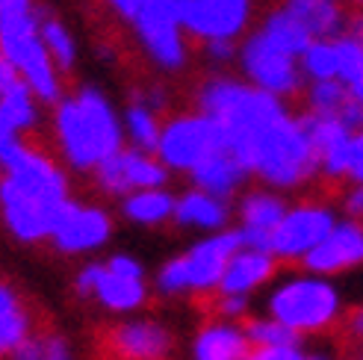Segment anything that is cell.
Here are the masks:
<instances>
[{
  "label": "cell",
  "mask_w": 363,
  "mask_h": 360,
  "mask_svg": "<svg viewBox=\"0 0 363 360\" xmlns=\"http://www.w3.org/2000/svg\"><path fill=\"white\" fill-rule=\"evenodd\" d=\"M6 169L0 186V215L18 242L35 245L50 240L60 213L71 201V184L65 169L53 157L27 142L0 159Z\"/></svg>",
  "instance_id": "obj_1"
},
{
  "label": "cell",
  "mask_w": 363,
  "mask_h": 360,
  "mask_svg": "<svg viewBox=\"0 0 363 360\" xmlns=\"http://www.w3.org/2000/svg\"><path fill=\"white\" fill-rule=\"evenodd\" d=\"M53 136L68 169L92 174L124 148L121 113L98 86H80L53 103Z\"/></svg>",
  "instance_id": "obj_2"
},
{
  "label": "cell",
  "mask_w": 363,
  "mask_h": 360,
  "mask_svg": "<svg viewBox=\"0 0 363 360\" xmlns=\"http://www.w3.org/2000/svg\"><path fill=\"white\" fill-rule=\"evenodd\" d=\"M0 53L18 68L21 80L42 103H57L62 71L50 60L39 33V6L33 0H0Z\"/></svg>",
  "instance_id": "obj_3"
},
{
  "label": "cell",
  "mask_w": 363,
  "mask_h": 360,
  "mask_svg": "<svg viewBox=\"0 0 363 360\" xmlns=\"http://www.w3.org/2000/svg\"><path fill=\"white\" fill-rule=\"evenodd\" d=\"M245 166L251 177H257L263 186H272L278 192L313 184L319 177V159L301 121V113H289L278 124H272L245 154Z\"/></svg>",
  "instance_id": "obj_4"
},
{
  "label": "cell",
  "mask_w": 363,
  "mask_h": 360,
  "mask_svg": "<svg viewBox=\"0 0 363 360\" xmlns=\"http://www.w3.org/2000/svg\"><path fill=\"white\" fill-rule=\"evenodd\" d=\"M266 313L301 337L328 334L342 322V293L334 278L301 269L272 283Z\"/></svg>",
  "instance_id": "obj_5"
},
{
  "label": "cell",
  "mask_w": 363,
  "mask_h": 360,
  "mask_svg": "<svg viewBox=\"0 0 363 360\" xmlns=\"http://www.w3.org/2000/svg\"><path fill=\"white\" fill-rule=\"evenodd\" d=\"M242 248L240 227H225L216 233H204L192 242L184 254L169 257L154 275V293L162 298L180 296H213L219 290L228 263Z\"/></svg>",
  "instance_id": "obj_6"
},
{
  "label": "cell",
  "mask_w": 363,
  "mask_h": 360,
  "mask_svg": "<svg viewBox=\"0 0 363 360\" xmlns=\"http://www.w3.org/2000/svg\"><path fill=\"white\" fill-rule=\"evenodd\" d=\"M228 148V133L213 116L201 110L177 113L162 121L157 157L166 163L172 174H189L198 163H204L216 151Z\"/></svg>",
  "instance_id": "obj_7"
},
{
  "label": "cell",
  "mask_w": 363,
  "mask_h": 360,
  "mask_svg": "<svg viewBox=\"0 0 363 360\" xmlns=\"http://www.w3.org/2000/svg\"><path fill=\"white\" fill-rule=\"evenodd\" d=\"M127 24L154 68L177 74L189 65V35L177 21L174 0H136Z\"/></svg>",
  "instance_id": "obj_8"
},
{
  "label": "cell",
  "mask_w": 363,
  "mask_h": 360,
  "mask_svg": "<svg viewBox=\"0 0 363 360\" xmlns=\"http://www.w3.org/2000/svg\"><path fill=\"white\" fill-rule=\"evenodd\" d=\"M237 68H240L242 80H248L251 86L278 95L284 101L298 98L304 92V86H307V80L301 74V65H298V57H293V53L278 47L260 27L248 30L240 39Z\"/></svg>",
  "instance_id": "obj_9"
},
{
  "label": "cell",
  "mask_w": 363,
  "mask_h": 360,
  "mask_svg": "<svg viewBox=\"0 0 363 360\" xmlns=\"http://www.w3.org/2000/svg\"><path fill=\"white\" fill-rule=\"evenodd\" d=\"M337 219H340V210L325 201L289 204L269 237V251L278 257V263H301L328 237Z\"/></svg>",
  "instance_id": "obj_10"
},
{
  "label": "cell",
  "mask_w": 363,
  "mask_h": 360,
  "mask_svg": "<svg viewBox=\"0 0 363 360\" xmlns=\"http://www.w3.org/2000/svg\"><path fill=\"white\" fill-rule=\"evenodd\" d=\"M257 0H174L177 21L189 39L240 42L251 30Z\"/></svg>",
  "instance_id": "obj_11"
},
{
  "label": "cell",
  "mask_w": 363,
  "mask_h": 360,
  "mask_svg": "<svg viewBox=\"0 0 363 360\" xmlns=\"http://www.w3.org/2000/svg\"><path fill=\"white\" fill-rule=\"evenodd\" d=\"M169 177H172V171L166 169V163H162L157 154L127 145V148L116 151L113 157H106L92 171V184L98 192L121 201L124 195H130L136 189L169 186Z\"/></svg>",
  "instance_id": "obj_12"
},
{
  "label": "cell",
  "mask_w": 363,
  "mask_h": 360,
  "mask_svg": "<svg viewBox=\"0 0 363 360\" xmlns=\"http://www.w3.org/2000/svg\"><path fill=\"white\" fill-rule=\"evenodd\" d=\"M113 215L101 204H89V201H71L60 213L57 225L50 233V245L68 257H80V254H95L106 242L113 240Z\"/></svg>",
  "instance_id": "obj_13"
},
{
  "label": "cell",
  "mask_w": 363,
  "mask_h": 360,
  "mask_svg": "<svg viewBox=\"0 0 363 360\" xmlns=\"http://www.w3.org/2000/svg\"><path fill=\"white\" fill-rule=\"evenodd\" d=\"M106 351L116 360H169L174 334L160 319H121L106 331Z\"/></svg>",
  "instance_id": "obj_14"
},
{
  "label": "cell",
  "mask_w": 363,
  "mask_h": 360,
  "mask_svg": "<svg viewBox=\"0 0 363 360\" xmlns=\"http://www.w3.org/2000/svg\"><path fill=\"white\" fill-rule=\"evenodd\" d=\"M357 266H363V225L352 219H337L328 237L301 260V269L325 278L352 272Z\"/></svg>",
  "instance_id": "obj_15"
},
{
  "label": "cell",
  "mask_w": 363,
  "mask_h": 360,
  "mask_svg": "<svg viewBox=\"0 0 363 360\" xmlns=\"http://www.w3.org/2000/svg\"><path fill=\"white\" fill-rule=\"evenodd\" d=\"M286 201L278 189L272 186H257V189H242L233 204V215H237V227L242 233V245L248 248H266L269 251V237L281 215L286 213Z\"/></svg>",
  "instance_id": "obj_16"
},
{
  "label": "cell",
  "mask_w": 363,
  "mask_h": 360,
  "mask_svg": "<svg viewBox=\"0 0 363 360\" xmlns=\"http://www.w3.org/2000/svg\"><path fill=\"white\" fill-rule=\"evenodd\" d=\"M148 296H151L148 278L113 272V269L106 266V260H98L95 283H92V293H89V298L98 301L106 313L130 316V313L142 310L145 304H148Z\"/></svg>",
  "instance_id": "obj_17"
},
{
  "label": "cell",
  "mask_w": 363,
  "mask_h": 360,
  "mask_svg": "<svg viewBox=\"0 0 363 360\" xmlns=\"http://www.w3.org/2000/svg\"><path fill=\"white\" fill-rule=\"evenodd\" d=\"M39 98L33 89L18 80L9 92L0 98V159L9 157L18 145H24V136L39 128Z\"/></svg>",
  "instance_id": "obj_18"
},
{
  "label": "cell",
  "mask_w": 363,
  "mask_h": 360,
  "mask_svg": "<svg viewBox=\"0 0 363 360\" xmlns=\"http://www.w3.org/2000/svg\"><path fill=\"white\" fill-rule=\"evenodd\" d=\"M230 219H233V204L228 198L189 186L177 195L172 225L184 230H195V233H216L230 227Z\"/></svg>",
  "instance_id": "obj_19"
},
{
  "label": "cell",
  "mask_w": 363,
  "mask_h": 360,
  "mask_svg": "<svg viewBox=\"0 0 363 360\" xmlns=\"http://www.w3.org/2000/svg\"><path fill=\"white\" fill-rule=\"evenodd\" d=\"M251 351V339L242 322H230L213 316L192 334L189 357L192 360H245Z\"/></svg>",
  "instance_id": "obj_20"
},
{
  "label": "cell",
  "mask_w": 363,
  "mask_h": 360,
  "mask_svg": "<svg viewBox=\"0 0 363 360\" xmlns=\"http://www.w3.org/2000/svg\"><path fill=\"white\" fill-rule=\"evenodd\" d=\"M275 275H278V257L272 254V251L242 245L237 254H233V260L228 263L216 293L254 296L257 290H263L266 283L275 281Z\"/></svg>",
  "instance_id": "obj_21"
},
{
  "label": "cell",
  "mask_w": 363,
  "mask_h": 360,
  "mask_svg": "<svg viewBox=\"0 0 363 360\" xmlns=\"http://www.w3.org/2000/svg\"><path fill=\"white\" fill-rule=\"evenodd\" d=\"M304 113L322 116V118H337L349 130L363 128V106L354 101L352 86L342 80H316L304 86Z\"/></svg>",
  "instance_id": "obj_22"
},
{
  "label": "cell",
  "mask_w": 363,
  "mask_h": 360,
  "mask_svg": "<svg viewBox=\"0 0 363 360\" xmlns=\"http://www.w3.org/2000/svg\"><path fill=\"white\" fill-rule=\"evenodd\" d=\"M186 177H189V186H198L204 192H213V195L233 201L251 180V171L237 154L225 148V151H216L213 157H207L204 163H198Z\"/></svg>",
  "instance_id": "obj_23"
},
{
  "label": "cell",
  "mask_w": 363,
  "mask_h": 360,
  "mask_svg": "<svg viewBox=\"0 0 363 360\" xmlns=\"http://www.w3.org/2000/svg\"><path fill=\"white\" fill-rule=\"evenodd\" d=\"M281 6L313 35V39H334L346 33L349 12L340 0H281Z\"/></svg>",
  "instance_id": "obj_24"
},
{
  "label": "cell",
  "mask_w": 363,
  "mask_h": 360,
  "mask_svg": "<svg viewBox=\"0 0 363 360\" xmlns=\"http://www.w3.org/2000/svg\"><path fill=\"white\" fill-rule=\"evenodd\" d=\"M174 201L177 195L169 186L136 189L121 198V215L139 227H162L174 219Z\"/></svg>",
  "instance_id": "obj_25"
},
{
  "label": "cell",
  "mask_w": 363,
  "mask_h": 360,
  "mask_svg": "<svg viewBox=\"0 0 363 360\" xmlns=\"http://www.w3.org/2000/svg\"><path fill=\"white\" fill-rule=\"evenodd\" d=\"M33 334V316L9 283L0 281V357H12L15 349Z\"/></svg>",
  "instance_id": "obj_26"
},
{
  "label": "cell",
  "mask_w": 363,
  "mask_h": 360,
  "mask_svg": "<svg viewBox=\"0 0 363 360\" xmlns=\"http://www.w3.org/2000/svg\"><path fill=\"white\" fill-rule=\"evenodd\" d=\"M121 124H124V139L130 142L133 148L142 151H157V142H160V130H162V116L154 113L151 106H145L142 101H130L121 113Z\"/></svg>",
  "instance_id": "obj_27"
},
{
  "label": "cell",
  "mask_w": 363,
  "mask_h": 360,
  "mask_svg": "<svg viewBox=\"0 0 363 360\" xmlns=\"http://www.w3.org/2000/svg\"><path fill=\"white\" fill-rule=\"evenodd\" d=\"M39 33H42V42L50 53V60L57 62V68L62 74H71L77 65V39L57 15H50L45 9H39Z\"/></svg>",
  "instance_id": "obj_28"
},
{
  "label": "cell",
  "mask_w": 363,
  "mask_h": 360,
  "mask_svg": "<svg viewBox=\"0 0 363 360\" xmlns=\"http://www.w3.org/2000/svg\"><path fill=\"white\" fill-rule=\"evenodd\" d=\"M260 30H263L278 47H284L286 53H293V57H301V53L307 50V45L313 42V35L307 33L284 6L269 9V12L263 15V21H260Z\"/></svg>",
  "instance_id": "obj_29"
},
{
  "label": "cell",
  "mask_w": 363,
  "mask_h": 360,
  "mask_svg": "<svg viewBox=\"0 0 363 360\" xmlns=\"http://www.w3.org/2000/svg\"><path fill=\"white\" fill-rule=\"evenodd\" d=\"M9 360H74V349L60 331H33Z\"/></svg>",
  "instance_id": "obj_30"
},
{
  "label": "cell",
  "mask_w": 363,
  "mask_h": 360,
  "mask_svg": "<svg viewBox=\"0 0 363 360\" xmlns=\"http://www.w3.org/2000/svg\"><path fill=\"white\" fill-rule=\"evenodd\" d=\"M301 74L307 83L316 80H340V65H337V45L334 39H313L307 50L298 57Z\"/></svg>",
  "instance_id": "obj_31"
},
{
  "label": "cell",
  "mask_w": 363,
  "mask_h": 360,
  "mask_svg": "<svg viewBox=\"0 0 363 360\" xmlns=\"http://www.w3.org/2000/svg\"><path fill=\"white\" fill-rule=\"evenodd\" d=\"M245 334L251 339V346H289V343H301V334L293 328H286L284 322L275 316H248L245 319Z\"/></svg>",
  "instance_id": "obj_32"
},
{
  "label": "cell",
  "mask_w": 363,
  "mask_h": 360,
  "mask_svg": "<svg viewBox=\"0 0 363 360\" xmlns=\"http://www.w3.org/2000/svg\"><path fill=\"white\" fill-rule=\"evenodd\" d=\"M337 45V65H340V80L342 83H357L363 80V42L349 33L334 35Z\"/></svg>",
  "instance_id": "obj_33"
},
{
  "label": "cell",
  "mask_w": 363,
  "mask_h": 360,
  "mask_svg": "<svg viewBox=\"0 0 363 360\" xmlns=\"http://www.w3.org/2000/svg\"><path fill=\"white\" fill-rule=\"evenodd\" d=\"M237 50H240V42H230V39H210V42H201V57L216 68L222 71L228 65L237 62Z\"/></svg>",
  "instance_id": "obj_34"
},
{
  "label": "cell",
  "mask_w": 363,
  "mask_h": 360,
  "mask_svg": "<svg viewBox=\"0 0 363 360\" xmlns=\"http://www.w3.org/2000/svg\"><path fill=\"white\" fill-rule=\"evenodd\" d=\"M216 316L230 319V322H242L251 313V296H237V293H216Z\"/></svg>",
  "instance_id": "obj_35"
},
{
  "label": "cell",
  "mask_w": 363,
  "mask_h": 360,
  "mask_svg": "<svg viewBox=\"0 0 363 360\" xmlns=\"http://www.w3.org/2000/svg\"><path fill=\"white\" fill-rule=\"evenodd\" d=\"M307 351L301 343H289V346H251L245 360H307Z\"/></svg>",
  "instance_id": "obj_36"
},
{
  "label": "cell",
  "mask_w": 363,
  "mask_h": 360,
  "mask_svg": "<svg viewBox=\"0 0 363 360\" xmlns=\"http://www.w3.org/2000/svg\"><path fill=\"white\" fill-rule=\"evenodd\" d=\"M340 213L363 225V184H349L340 195Z\"/></svg>",
  "instance_id": "obj_37"
},
{
  "label": "cell",
  "mask_w": 363,
  "mask_h": 360,
  "mask_svg": "<svg viewBox=\"0 0 363 360\" xmlns=\"http://www.w3.org/2000/svg\"><path fill=\"white\" fill-rule=\"evenodd\" d=\"M136 101H142L145 106H151L154 113H166L169 110V92H166V86H160V83H151V86H145L136 92Z\"/></svg>",
  "instance_id": "obj_38"
},
{
  "label": "cell",
  "mask_w": 363,
  "mask_h": 360,
  "mask_svg": "<svg viewBox=\"0 0 363 360\" xmlns=\"http://www.w3.org/2000/svg\"><path fill=\"white\" fill-rule=\"evenodd\" d=\"M349 184H363V128L352 133V157H349Z\"/></svg>",
  "instance_id": "obj_39"
},
{
  "label": "cell",
  "mask_w": 363,
  "mask_h": 360,
  "mask_svg": "<svg viewBox=\"0 0 363 360\" xmlns=\"http://www.w3.org/2000/svg\"><path fill=\"white\" fill-rule=\"evenodd\" d=\"M18 80H21V74H18V68L4 57V53H0V98H4Z\"/></svg>",
  "instance_id": "obj_40"
},
{
  "label": "cell",
  "mask_w": 363,
  "mask_h": 360,
  "mask_svg": "<svg viewBox=\"0 0 363 360\" xmlns=\"http://www.w3.org/2000/svg\"><path fill=\"white\" fill-rule=\"evenodd\" d=\"M113 9H116V15H121L124 21H130V15H133V6H136V0H106Z\"/></svg>",
  "instance_id": "obj_41"
},
{
  "label": "cell",
  "mask_w": 363,
  "mask_h": 360,
  "mask_svg": "<svg viewBox=\"0 0 363 360\" xmlns=\"http://www.w3.org/2000/svg\"><path fill=\"white\" fill-rule=\"evenodd\" d=\"M349 334L357 337V339H363V304L349 316Z\"/></svg>",
  "instance_id": "obj_42"
},
{
  "label": "cell",
  "mask_w": 363,
  "mask_h": 360,
  "mask_svg": "<svg viewBox=\"0 0 363 360\" xmlns=\"http://www.w3.org/2000/svg\"><path fill=\"white\" fill-rule=\"evenodd\" d=\"M352 95H354V101L363 106V80H357V83H352Z\"/></svg>",
  "instance_id": "obj_43"
},
{
  "label": "cell",
  "mask_w": 363,
  "mask_h": 360,
  "mask_svg": "<svg viewBox=\"0 0 363 360\" xmlns=\"http://www.w3.org/2000/svg\"><path fill=\"white\" fill-rule=\"evenodd\" d=\"M307 360H331V357H328V354H322V351H313V354L307 357Z\"/></svg>",
  "instance_id": "obj_44"
},
{
  "label": "cell",
  "mask_w": 363,
  "mask_h": 360,
  "mask_svg": "<svg viewBox=\"0 0 363 360\" xmlns=\"http://www.w3.org/2000/svg\"><path fill=\"white\" fill-rule=\"evenodd\" d=\"M4 177H6V169H4V163H0V186H4Z\"/></svg>",
  "instance_id": "obj_45"
},
{
  "label": "cell",
  "mask_w": 363,
  "mask_h": 360,
  "mask_svg": "<svg viewBox=\"0 0 363 360\" xmlns=\"http://www.w3.org/2000/svg\"><path fill=\"white\" fill-rule=\"evenodd\" d=\"M352 4H354L357 9H363V0H352Z\"/></svg>",
  "instance_id": "obj_46"
},
{
  "label": "cell",
  "mask_w": 363,
  "mask_h": 360,
  "mask_svg": "<svg viewBox=\"0 0 363 360\" xmlns=\"http://www.w3.org/2000/svg\"><path fill=\"white\" fill-rule=\"evenodd\" d=\"M360 360H363V354H360Z\"/></svg>",
  "instance_id": "obj_47"
}]
</instances>
